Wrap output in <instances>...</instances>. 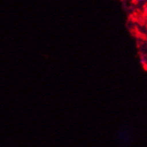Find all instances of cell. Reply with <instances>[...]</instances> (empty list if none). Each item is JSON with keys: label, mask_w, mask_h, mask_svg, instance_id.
<instances>
[{"label": "cell", "mask_w": 147, "mask_h": 147, "mask_svg": "<svg viewBox=\"0 0 147 147\" xmlns=\"http://www.w3.org/2000/svg\"><path fill=\"white\" fill-rule=\"evenodd\" d=\"M144 12H145V14L147 15V4L145 5V8H144Z\"/></svg>", "instance_id": "cell-1"}, {"label": "cell", "mask_w": 147, "mask_h": 147, "mask_svg": "<svg viewBox=\"0 0 147 147\" xmlns=\"http://www.w3.org/2000/svg\"><path fill=\"white\" fill-rule=\"evenodd\" d=\"M136 1H137V2H144V0H136Z\"/></svg>", "instance_id": "cell-2"}]
</instances>
